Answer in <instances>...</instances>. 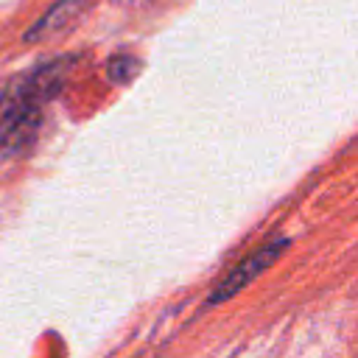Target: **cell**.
Wrapping results in <instances>:
<instances>
[{
    "label": "cell",
    "mask_w": 358,
    "mask_h": 358,
    "mask_svg": "<svg viewBox=\"0 0 358 358\" xmlns=\"http://www.w3.org/2000/svg\"><path fill=\"white\" fill-rule=\"evenodd\" d=\"M137 73H140V59L131 56V53H115V56L106 62V76H109V81H115V84H126V81H131Z\"/></svg>",
    "instance_id": "obj_4"
},
{
    "label": "cell",
    "mask_w": 358,
    "mask_h": 358,
    "mask_svg": "<svg viewBox=\"0 0 358 358\" xmlns=\"http://www.w3.org/2000/svg\"><path fill=\"white\" fill-rule=\"evenodd\" d=\"M84 3H87V0H62L59 6H53V8L25 34V42H34V39H39V36H48V34L64 28V22H70V20L84 8Z\"/></svg>",
    "instance_id": "obj_3"
},
{
    "label": "cell",
    "mask_w": 358,
    "mask_h": 358,
    "mask_svg": "<svg viewBox=\"0 0 358 358\" xmlns=\"http://www.w3.org/2000/svg\"><path fill=\"white\" fill-rule=\"evenodd\" d=\"M288 246V238H277V241H271V243H266V246H260L257 252H252L246 260H241L215 288H213V294H210V305H215V302H224V299H229V296H235L238 291H243L252 280H257L280 255H282V249Z\"/></svg>",
    "instance_id": "obj_2"
},
{
    "label": "cell",
    "mask_w": 358,
    "mask_h": 358,
    "mask_svg": "<svg viewBox=\"0 0 358 358\" xmlns=\"http://www.w3.org/2000/svg\"><path fill=\"white\" fill-rule=\"evenodd\" d=\"M76 56L50 59L14 78L0 92V154L25 151L42 123V109L62 92Z\"/></svg>",
    "instance_id": "obj_1"
}]
</instances>
